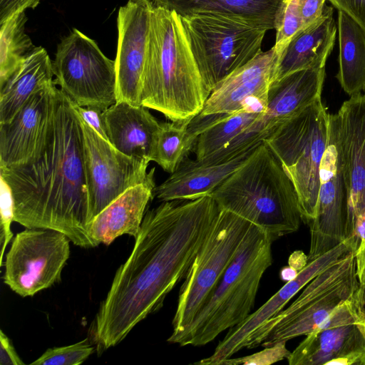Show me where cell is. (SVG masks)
Instances as JSON below:
<instances>
[{
  "label": "cell",
  "mask_w": 365,
  "mask_h": 365,
  "mask_svg": "<svg viewBox=\"0 0 365 365\" xmlns=\"http://www.w3.org/2000/svg\"><path fill=\"white\" fill-rule=\"evenodd\" d=\"M220 210L207 195L163 201L146 211L133 249L96 314L93 337L99 354L162 308L169 292L186 277Z\"/></svg>",
  "instance_id": "1"
},
{
  "label": "cell",
  "mask_w": 365,
  "mask_h": 365,
  "mask_svg": "<svg viewBox=\"0 0 365 365\" xmlns=\"http://www.w3.org/2000/svg\"><path fill=\"white\" fill-rule=\"evenodd\" d=\"M14 200V222L26 228L65 234L83 248L98 245L91 222L83 159L81 118L73 102L57 88L45 146L29 163L0 167Z\"/></svg>",
  "instance_id": "2"
},
{
  "label": "cell",
  "mask_w": 365,
  "mask_h": 365,
  "mask_svg": "<svg viewBox=\"0 0 365 365\" xmlns=\"http://www.w3.org/2000/svg\"><path fill=\"white\" fill-rule=\"evenodd\" d=\"M153 4V3H152ZM210 91L193 56L180 15L153 4L140 104L170 121L199 114Z\"/></svg>",
  "instance_id": "3"
},
{
  "label": "cell",
  "mask_w": 365,
  "mask_h": 365,
  "mask_svg": "<svg viewBox=\"0 0 365 365\" xmlns=\"http://www.w3.org/2000/svg\"><path fill=\"white\" fill-rule=\"evenodd\" d=\"M211 195L221 210L262 228L273 241L297 232L302 221L295 187L264 141Z\"/></svg>",
  "instance_id": "4"
},
{
  "label": "cell",
  "mask_w": 365,
  "mask_h": 365,
  "mask_svg": "<svg viewBox=\"0 0 365 365\" xmlns=\"http://www.w3.org/2000/svg\"><path fill=\"white\" fill-rule=\"evenodd\" d=\"M271 237L252 224L219 282L185 330L169 343L204 346L250 314L263 274L272 264Z\"/></svg>",
  "instance_id": "5"
},
{
  "label": "cell",
  "mask_w": 365,
  "mask_h": 365,
  "mask_svg": "<svg viewBox=\"0 0 365 365\" xmlns=\"http://www.w3.org/2000/svg\"><path fill=\"white\" fill-rule=\"evenodd\" d=\"M330 117L319 98L263 140L292 180L302 220L307 225L316 215L319 167L329 142Z\"/></svg>",
  "instance_id": "6"
},
{
  "label": "cell",
  "mask_w": 365,
  "mask_h": 365,
  "mask_svg": "<svg viewBox=\"0 0 365 365\" xmlns=\"http://www.w3.org/2000/svg\"><path fill=\"white\" fill-rule=\"evenodd\" d=\"M180 17L210 93L262 51L263 38L269 30L251 21L215 14L195 13Z\"/></svg>",
  "instance_id": "7"
},
{
  "label": "cell",
  "mask_w": 365,
  "mask_h": 365,
  "mask_svg": "<svg viewBox=\"0 0 365 365\" xmlns=\"http://www.w3.org/2000/svg\"><path fill=\"white\" fill-rule=\"evenodd\" d=\"M355 252H349L310 281L287 308L247 337L243 349L269 346L314 330L337 305L360 287Z\"/></svg>",
  "instance_id": "8"
},
{
  "label": "cell",
  "mask_w": 365,
  "mask_h": 365,
  "mask_svg": "<svg viewBox=\"0 0 365 365\" xmlns=\"http://www.w3.org/2000/svg\"><path fill=\"white\" fill-rule=\"evenodd\" d=\"M251 225L231 212L220 210L180 289L173 332L168 341L190 324L233 259Z\"/></svg>",
  "instance_id": "9"
},
{
  "label": "cell",
  "mask_w": 365,
  "mask_h": 365,
  "mask_svg": "<svg viewBox=\"0 0 365 365\" xmlns=\"http://www.w3.org/2000/svg\"><path fill=\"white\" fill-rule=\"evenodd\" d=\"M52 65L56 84L76 105L105 110L117 102L115 60L78 29L57 45Z\"/></svg>",
  "instance_id": "10"
},
{
  "label": "cell",
  "mask_w": 365,
  "mask_h": 365,
  "mask_svg": "<svg viewBox=\"0 0 365 365\" xmlns=\"http://www.w3.org/2000/svg\"><path fill=\"white\" fill-rule=\"evenodd\" d=\"M70 242L51 229L26 228L17 233L6 256L4 282L23 297L51 287L61 281Z\"/></svg>",
  "instance_id": "11"
},
{
  "label": "cell",
  "mask_w": 365,
  "mask_h": 365,
  "mask_svg": "<svg viewBox=\"0 0 365 365\" xmlns=\"http://www.w3.org/2000/svg\"><path fill=\"white\" fill-rule=\"evenodd\" d=\"M324 78L325 67H322L300 70L273 81L264 113L211 158L230 159L263 141L283 122L321 98Z\"/></svg>",
  "instance_id": "12"
},
{
  "label": "cell",
  "mask_w": 365,
  "mask_h": 365,
  "mask_svg": "<svg viewBox=\"0 0 365 365\" xmlns=\"http://www.w3.org/2000/svg\"><path fill=\"white\" fill-rule=\"evenodd\" d=\"M81 120L84 168L92 220L127 190L148 178L150 162L120 152Z\"/></svg>",
  "instance_id": "13"
},
{
  "label": "cell",
  "mask_w": 365,
  "mask_h": 365,
  "mask_svg": "<svg viewBox=\"0 0 365 365\" xmlns=\"http://www.w3.org/2000/svg\"><path fill=\"white\" fill-rule=\"evenodd\" d=\"M331 121L346 190V238L354 235L356 218L365 210V94L350 96Z\"/></svg>",
  "instance_id": "14"
},
{
  "label": "cell",
  "mask_w": 365,
  "mask_h": 365,
  "mask_svg": "<svg viewBox=\"0 0 365 365\" xmlns=\"http://www.w3.org/2000/svg\"><path fill=\"white\" fill-rule=\"evenodd\" d=\"M346 190L330 117L329 142L319 167L316 215L309 224L311 238L308 262L346 239Z\"/></svg>",
  "instance_id": "15"
},
{
  "label": "cell",
  "mask_w": 365,
  "mask_h": 365,
  "mask_svg": "<svg viewBox=\"0 0 365 365\" xmlns=\"http://www.w3.org/2000/svg\"><path fill=\"white\" fill-rule=\"evenodd\" d=\"M356 249L354 239L347 237L326 253L309 262L294 279L287 282L262 307L250 314L243 322L230 329L210 356L194 364L220 365L223 361L231 358L234 354L243 349L244 342L251 334L284 309L290 299L310 281Z\"/></svg>",
  "instance_id": "16"
},
{
  "label": "cell",
  "mask_w": 365,
  "mask_h": 365,
  "mask_svg": "<svg viewBox=\"0 0 365 365\" xmlns=\"http://www.w3.org/2000/svg\"><path fill=\"white\" fill-rule=\"evenodd\" d=\"M56 90L53 80L34 93L9 121L0 124V167L29 163L42 152Z\"/></svg>",
  "instance_id": "17"
},
{
  "label": "cell",
  "mask_w": 365,
  "mask_h": 365,
  "mask_svg": "<svg viewBox=\"0 0 365 365\" xmlns=\"http://www.w3.org/2000/svg\"><path fill=\"white\" fill-rule=\"evenodd\" d=\"M152 6V2L147 0H128L119 8L115 60L117 101L141 106L142 77Z\"/></svg>",
  "instance_id": "18"
},
{
  "label": "cell",
  "mask_w": 365,
  "mask_h": 365,
  "mask_svg": "<svg viewBox=\"0 0 365 365\" xmlns=\"http://www.w3.org/2000/svg\"><path fill=\"white\" fill-rule=\"evenodd\" d=\"M279 56L272 47L235 71L210 92L200 115L231 114L253 97L267 99Z\"/></svg>",
  "instance_id": "19"
},
{
  "label": "cell",
  "mask_w": 365,
  "mask_h": 365,
  "mask_svg": "<svg viewBox=\"0 0 365 365\" xmlns=\"http://www.w3.org/2000/svg\"><path fill=\"white\" fill-rule=\"evenodd\" d=\"M259 144L229 160L206 162L186 158L163 182L155 186L154 197L163 202L211 195L245 162Z\"/></svg>",
  "instance_id": "20"
},
{
  "label": "cell",
  "mask_w": 365,
  "mask_h": 365,
  "mask_svg": "<svg viewBox=\"0 0 365 365\" xmlns=\"http://www.w3.org/2000/svg\"><path fill=\"white\" fill-rule=\"evenodd\" d=\"M103 118L108 142L135 158L152 161L159 122L143 106L117 101L105 109Z\"/></svg>",
  "instance_id": "21"
},
{
  "label": "cell",
  "mask_w": 365,
  "mask_h": 365,
  "mask_svg": "<svg viewBox=\"0 0 365 365\" xmlns=\"http://www.w3.org/2000/svg\"><path fill=\"white\" fill-rule=\"evenodd\" d=\"M155 168L143 182L132 187L117 197L90 222L91 237L98 246L110 245L118 237L137 236L149 201L154 197Z\"/></svg>",
  "instance_id": "22"
},
{
  "label": "cell",
  "mask_w": 365,
  "mask_h": 365,
  "mask_svg": "<svg viewBox=\"0 0 365 365\" xmlns=\"http://www.w3.org/2000/svg\"><path fill=\"white\" fill-rule=\"evenodd\" d=\"M336 35L333 8L326 6L322 17L299 31L283 50L273 81L300 70L325 67L333 50Z\"/></svg>",
  "instance_id": "23"
},
{
  "label": "cell",
  "mask_w": 365,
  "mask_h": 365,
  "mask_svg": "<svg viewBox=\"0 0 365 365\" xmlns=\"http://www.w3.org/2000/svg\"><path fill=\"white\" fill-rule=\"evenodd\" d=\"M365 353V323L313 330L290 353L289 365H326L331 359Z\"/></svg>",
  "instance_id": "24"
},
{
  "label": "cell",
  "mask_w": 365,
  "mask_h": 365,
  "mask_svg": "<svg viewBox=\"0 0 365 365\" xmlns=\"http://www.w3.org/2000/svg\"><path fill=\"white\" fill-rule=\"evenodd\" d=\"M53 76L46 50L36 46L0 87V124L9 121L34 93L53 81Z\"/></svg>",
  "instance_id": "25"
},
{
  "label": "cell",
  "mask_w": 365,
  "mask_h": 365,
  "mask_svg": "<svg viewBox=\"0 0 365 365\" xmlns=\"http://www.w3.org/2000/svg\"><path fill=\"white\" fill-rule=\"evenodd\" d=\"M339 71L343 90L350 96L365 90V29L347 14L338 11Z\"/></svg>",
  "instance_id": "26"
},
{
  "label": "cell",
  "mask_w": 365,
  "mask_h": 365,
  "mask_svg": "<svg viewBox=\"0 0 365 365\" xmlns=\"http://www.w3.org/2000/svg\"><path fill=\"white\" fill-rule=\"evenodd\" d=\"M282 0H154L152 3L175 10L180 15L210 13L251 21L274 29Z\"/></svg>",
  "instance_id": "27"
},
{
  "label": "cell",
  "mask_w": 365,
  "mask_h": 365,
  "mask_svg": "<svg viewBox=\"0 0 365 365\" xmlns=\"http://www.w3.org/2000/svg\"><path fill=\"white\" fill-rule=\"evenodd\" d=\"M267 104V99L253 97L242 109L225 114L198 136L193 150L195 158L203 160L224 148L264 113Z\"/></svg>",
  "instance_id": "28"
},
{
  "label": "cell",
  "mask_w": 365,
  "mask_h": 365,
  "mask_svg": "<svg viewBox=\"0 0 365 365\" xmlns=\"http://www.w3.org/2000/svg\"><path fill=\"white\" fill-rule=\"evenodd\" d=\"M190 120L160 123L152 161L170 174L178 169L195 146L198 135L189 128Z\"/></svg>",
  "instance_id": "29"
},
{
  "label": "cell",
  "mask_w": 365,
  "mask_h": 365,
  "mask_svg": "<svg viewBox=\"0 0 365 365\" xmlns=\"http://www.w3.org/2000/svg\"><path fill=\"white\" fill-rule=\"evenodd\" d=\"M27 20L24 11L0 24V87L36 47L25 32Z\"/></svg>",
  "instance_id": "30"
},
{
  "label": "cell",
  "mask_w": 365,
  "mask_h": 365,
  "mask_svg": "<svg viewBox=\"0 0 365 365\" xmlns=\"http://www.w3.org/2000/svg\"><path fill=\"white\" fill-rule=\"evenodd\" d=\"M274 29L276 31L273 46L277 55H281L290 41L304 27L298 6V0H282L275 14Z\"/></svg>",
  "instance_id": "31"
},
{
  "label": "cell",
  "mask_w": 365,
  "mask_h": 365,
  "mask_svg": "<svg viewBox=\"0 0 365 365\" xmlns=\"http://www.w3.org/2000/svg\"><path fill=\"white\" fill-rule=\"evenodd\" d=\"M94 351V347L85 339L76 344L48 349L39 358L31 362L34 365H78Z\"/></svg>",
  "instance_id": "32"
},
{
  "label": "cell",
  "mask_w": 365,
  "mask_h": 365,
  "mask_svg": "<svg viewBox=\"0 0 365 365\" xmlns=\"http://www.w3.org/2000/svg\"><path fill=\"white\" fill-rule=\"evenodd\" d=\"M0 214H1V242L0 267L3 264V257L6 247L13 237L11 225L14 221V200L11 187L0 176Z\"/></svg>",
  "instance_id": "33"
},
{
  "label": "cell",
  "mask_w": 365,
  "mask_h": 365,
  "mask_svg": "<svg viewBox=\"0 0 365 365\" xmlns=\"http://www.w3.org/2000/svg\"><path fill=\"white\" fill-rule=\"evenodd\" d=\"M285 341H279L265 347L255 354L235 359H227L220 365H269L289 357L290 351L286 347Z\"/></svg>",
  "instance_id": "34"
},
{
  "label": "cell",
  "mask_w": 365,
  "mask_h": 365,
  "mask_svg": "<svg viewBox=\"0 0 365 365\" xmlns=\"http://www.w3.org/2000/svg\"><path fill=\"white\" fill-rule=\"evenodd\" d=\"M327 0H298L299 14L304 28L317 21L323 15Z\"/></svg>",
  "instance_id": "35"
},
{
  "label": "cell",
  "mask_w": 365,
  "mask_h": 365,
  "mask_svg": "<svg viewBox=\"0 0 365 365\" xmlns=\"http://www.w3.org/2000/svg\"><path fill=\"white\" fill-rule=\"evenodd\" d=\"M73 103L81 119L93 128L101 136L108 140L103 118L104 110L97 107L80 106L75 103Z\"/></svg>",
  "instance_id": "36"
},
{
  "label": "cell",
  "mask_w": 365,
  "mask_h": 365,
  "mask_svg": "<svg viewBox=\"0 0 365 365\" xmlns=\"http://www.w3.org/2000/svg\"><path fill=\"white\" fill-rule=\"evenodd\" d=\"M338 11L350 16L365 29V0H327Z\"/></svg>",
  "instance_id": "37"
},
{
  "label": "cell",
  "mask_w": 365,
  "mask_h": 365,
  "mask_svg": "<svg viewBox=\"0 0 365 365\" xmlns=\"http://www.w3.org/2000/svg\"><path fill=\"white\" fill-rule=\"evenodd\" d=\"M39 3L40 0H0V24L16 13L34 9Z\"/></svg>",
  "instance_id": "38"
},
{
  "label": "cell",
  "mask_w": 365,
  "mask_h": 365,
  "mask_svg": "<svg viewBox=\"0 0 365 365\" xmlns=\"http://www.w3.org/2000/svg\"><path fill=\"white\" fill-rule=\"evenodd\" d=\"M0 364H24L16 351L11 341L1 329L0 330Z\"/></svg>",
  "instance_id": "39"
},
{
  "label": "cell",
  "mask_w": 365,
  "mask_h": 365,
  "mask_svg": "<svg viewBox=\"0 0 365 365\" xmlns=\"http://www.w3.org/2000/svg\"><path fill=\"white\" fill-rule=\"evenodd\" d=\"M355 259L356 276L360 286L365 290V241L359 243Z\"/></svg>",
  "instance_id": "40"
},
{
  "label": "cell",
  "mask_w": 365,
  "mask_h": 365,
  "mask_svg": "<svg viewBox=\"0 0 365 365\" xmlns=\"http://www.w3.org/2000/svg\"><path fill=\"white\" fill-rule=\"evenodd\" d=\"M308 264V255L302 250L292 252L288 259V265L297 272L302 270Z\"/></svg>",
  "instance_id": "41"
},
{
  "label": "cell",
  "mask_w": 365,
  "mask_h": 365,
  "mask_svg": "<svg viewBox=\"0 0 365 365\" xmlns=\"http://www.w3.org/2000/svg\"><path fill=\"white\" fill-rule=\"evenodd\" d=\"M354 236L359 240V242L365 241V210L356 218Z\"/></svg>",
  "instance_id": "42"
},
{
  "label": "cell",
  "mask_w": 365,
  "mask_h": 365,
  "mask_svg": "<svg viewBox=\"0 0 365 365\" xmlns=\"http://www.w3.org/2000/svg\"><path fill=\"white\" fill-rule=\"evenodd\" d=\"M298 272L295 269L288 265L281 269L279 275L282 280L287 282L294 279Z\"/></svg>",
  "instance_id": "43"
},
{
  "label": "cell",
  "mask_w": 365,
  "mask_h": 365,
  "mask_svg": "<svg viewBox=\"0 0 365 365\" xmlns=\"http://www.w3.org/2000/svg\"><path fill=\"white\" fill-rule=\"evenodd\" d=\"M147 1H149L150 2H153L154 0H147Z\"/></svg>",
  "instance_id": "44"
}]
</instances>
